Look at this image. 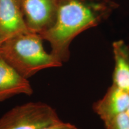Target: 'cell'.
I'll list each match as a JSON object with an SVG mask.
<instances>
[{
  "mask_svg": "<svg viewBox=\"0 0 129 129\" xmlns=\"http://www.w3.org/2000/svg\"><path fill=\"white\" fill-rule=\"evenodd\" d=\"M116 7L110 0H59L54 24L40 35L50 44L51 54L63 63L69 59L72 40L107 18Z\"/></svg>",
  "mask_w": 129,
  "mask_h": 129,
  "instance_id": "6da1fadb",
  "label": "cell"
},
{
  "mask_svg": "<svg viewBox=\"0 0 129 129\" xmlns=\"http://www.w3.org/2000/svg\"><path fill=\"white\" fill-rule=\"evenodd\" d=\"M0 57L26 79L43 69L60 67L63 64L51 53L46 52L40 35L30 31L3 42Z\"/></svg>",
  "mask_w": 129,
  "mask_h": 129,
  "instance_id": "7a4b0ae2",
  "label": "cell"
},
{
  "mask_svg": "<svg viewBox=\"0 0 129 129\" xmlns=\"http://www.w3.org/2000/svg\"><path fill=\"white\" fill-rule=\"evenodd\" d=\"M33 90L24 78L0 57V102L15 95H30Z\"/></svg>",
  "mask_w": 129,
  "mask_h": 129,
  "instance_id": "52a82bcc",
  "label": "cell"
},
{
  "mask_svg": "<svg viewBox=\"0 0 129 129\" xmlns=\"http://www.w3.org/2000/svg\"><path fill=\"white\" fill-rule=\"evenodd\" d=\"M129 105V92L112 84L102 99L94 103L93 111L105 122L121 113Z\"/></svg>",
  "mask_w": 129,
  "mask_h": 129,
  "instance_id": "8992f818",
  "label": "cell"
},
{
  "mask_svg": "<svg viewBox=\"0 0 129 129\" xmlns=\"http://www.w3.org/2000/svg\"><path fill=\"white\" fill-rule=\"evenodd\" d=\"M30 31L27 28L20 0H0V40L4 42L16 35Z\"/></svg>",
  "mask_w": 129,
  "mask_h": 129,
  "instance_id": "5b68a950",
  "label": "cell"
},
{
  "mask_svg": "<svg viewBox=\"0 0 129 129\" xmlns=\"http://www.w3.org/2000/svg\"><path fill=\"white\" fill-rule=\"evenodd\" d=\"M125 113H126L127 116H128V118H129V105L128 106V108H127L126 111H125Z\"/></svg>",
  "mask_w": 129,
  "mask_h": 129,
  "instance_id": "8fae6325",
  "label": "cell"
},
{
  "mask_svg": "<svg viewBox=\"0 0 129 129\" xmlns=\"http://www.w3.org/2000/svg\"><path fill=\"white\" fill-rule=\"evenodd\" d=\"M104 122L106 129H129V118L125 112Z\"/></svg>",
  "mask_w": 129,
  "mask_h": 129,
  "instance_id": "9c48e42d",
  "label": "cell"
},
{
  "mask_svg": "<svg viewBox=\"0 0 129 129\" xmlns=\"http://www.w3.org/2000/svg\"><path fill=\"white\" fill-rule=\"evenodd\" d=\"M61 120L51 106L29 102L17 106L0 118V129H41Z\"/></svg>",
  "mask_w": 129,
  "mask_h": 129,
  "instance_id": "3957f363",
  "label": "cell"
},
{
  "mask_svg": "<svg viewBox=\"0 0 129 129\" xmlns=\"http://www.w3.org/2000/svg\"><path fill=\"white\" fill-rule=\"evenodd\" d=\"M41 129H79L75 125L69 122H65L62 120L55 123L52 124L47 126L43 127Z\"/></svg>",
  "mask_w": 129,
  "mask_h": 129,
  "instance_id": "30bf717a",
  "label": "cell"
},
{
  "mask_svg": "<svg viewBox=\"0 0 129 129\" xmlns=\"http://www.w3.org/2000/svg\"><path fill=\"white\" fill-rule=\"evenodd\" d=\"M2 43H3V42L1 41V40H0V47H1V44H2Z\"/></svg>",
  "mask_w": 129,
  "mask_h": 129,
  "instance_id": "7c38bea8",
  "label": "cell"
},
{
  "mask_svg": "<svg viewBox=\"0 0 129 129\" xmlns=\"http://www.w3.org/2000/svg\"><path fill=\"white\" fill-rule=\"evenodd\" d=\"M59 0H20L27 28L41 34L55 22Z\"/></svg>",
  "mask_w": 129,
  "mask_h": 129,
  "instance_id": "277c9868",
  "label": "cell"
},
{
  "mask_svg": "<svg viewBox=\"0 0 129 129\" xmlns=\"http://www.w3.org/2000/svg\"><path fill=\"white\" fill-rule=\"evenodd\" d=\"M115 66L112 84L129 92V47L122 40L112 44Z\"/></svg>",
  "mask_w": 129,
  "mask_h": 129,
  "instance_id": "ba28073f",
  "label": "cell"
}]
</instances>
